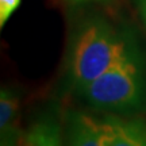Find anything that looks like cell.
Returning a JSON list of instances; mask_svg holds the SVG:
<instances>
[{
    "mask_svg": "<svg viewBox=\"0 0 146 146\" xmlns=\"http://www.w3.org/2000/svg\"><path fill=\"white\" fill-rule=\"evenodd\" d=\"M134 49L130 38L106 18H85L70 41L66 69L69 84L78 92Z\"/></svg>",
    "mask_w": 146,
    "mask_h": 146,
    "instance_id": "1",
    "label": "cell"
},
{
    "mask_svg": "<svg viewBox=\"0 0 146 146\" xmlns=\"http://www.w3.org/2000/svg\"><path fill=\"white\" fill-rule=\"evenodd\" d=\"M87 104L110 114L146 110V64L137 47L102 76L78 91Z\"/></svg>",
    "mask_w": 146,
    "mask_h": 146,
    "instance_id": "2",
    "label": "cell"
},
{
    "mask_svg": "<svg viewBox=\"0 0 146 146\" xmlns=\"http://www.w3.org/2000/svg\"><path fill=\"white\" fill-rule=\"evenodd\" d=\"M64 126L57 107L50 106L36 115L25 135L22 146H65Z\"/></svg>",
    "mask_w": 146,
    "mask_h": 146,
    "instance_id": "3",
    "label": "cell"
},
{
    "mask_svg": "<svg viewBox=\"0 0 146 146\" xmlns=\"http://www.w3.org/2000/svg\"><path fill=\"white\" fill-rule=\"evenodd\" d=\"M103 146H146V120L122 119L107 115L103 119Z\"/></svg>",
    "mask_w": 146,
    "mask_h": 146,
    "instance_id": "4",
    "label": "cell"
},
{
    "mask_svg": "<svg viewBox=\"0 0 146 146\" xmlns=\"http://www.w3.org/2000/svg\"><path fill=\"white\" fill-rule=\"evenodd\" d=\"M104 126L92 115L72 111L65 119V146H103Z\"/></svg>",
    "mask_w": 146,
    "mask_h": 146,
    "instance_id": "5",
    "label": "cell"
},
{
    "mask_svg": "<svg viewBox=\"0 0 146 146\" xmlns=\"http://www.w3.org/2000/svg\"><path fill=\"white\" fill-rule=\"evenodd\" d=\"M19 112V96L11 87H3L0 91V133L16 127Z\"/></svg>",
    "mask_w": 146,
    "mask_h": 146,
    "instance_id": "6",
    "label": "cell"
},
{
    "mask_svg": "<svg viewBox=\"0 0 146 146\" xmlns=\"http://www.w3.org/2000/svg\"><path fill=\"white\" fill-rule=\"evenodd\" d=\"M0 146H22V135L18 126L0 133Z\"/></svg>",
    "mask_w": 146,
    "mask_h": 146,
    "instance_id": "7",
    "label": "cell"
},
{
    "mask_svg": "<svg viewBox=\"0 0 146 146\" xmlns=\"http://www.w3.org/2000/svg\"><path fill=\"white\" fill-rule=\"evenodd\" d=\"M19 4L21 0H0V26H4Z\"/></svg>",
    "mask_w": 146,
    "mask_h": 146,
    "instance_id": "8",
    "label": "cell"
},
{
    "mask_svg": "<svg viewBox=\"0 0 146 146\" xmlns=\"http://www.w3.org/2000/svg\"><path fill=\"white\" fill-rule=\"evenodd\" d=\"M135 5L138 8L139 15H141V19L146 26V0H135Z\"/></svg>",
    "mask_w": 146,
    "mask_h": 146,
    "instance_id": "9",
    "label": "cell"
},
{
    "mask_svg": "<svg viewBox=\"0 0 146 146\" xmlns=\"http://www.w3.org/2000/svg\"><path fill=\"white\" fill-rule=\"evenodd\" d=\"M73 1H92V0H73ZM102 1V0H100Z\"/></svg>",
    "mask_w": 146,
    "mask_h": 146,
    "instance_id": "10",
    "label": "cell"
}]
</instances>
